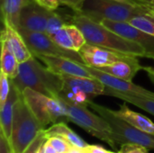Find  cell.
Instances as JSON below:
<instances>
[{"label": "cell", "instance_id": "obj_1", "mask_svg": "<svg viewBox=\"0 0 154 153\" xmlns=\"http://www.w3.org/2000/svg\"><path fill=\"white\" fill-rule=\"evenodd\" d=\"M70 23H74L81 30L88 44L135 57H145V50L142 46L122 37L101 23H97L83 14L75 13L71 17Z\"/></svg>", "mask_w": 154, "mask_h": 153}, {"label": "cell", "instance_id": "obj_2", "mask_svg": "<svg viewBox=\"0 0 154 153\" xmlns=\"http://www.w3.org/2000/svg\"><path fill=\"white\" fill-rule=\"evenodd\" d=\"M11 81L21 93L24 88L30 87L54 98L60 96L64 87L62 77L42 66L34 56L19 64L18 75Z\"/></svg>", "mask_w": 154, "mask_h": 153}, {"label": "cell", "instance_id": "obj_3", "mask_svg": "<svg viewBox=\"0 0 154 153\" xmlns=\"http://www.w3.org/2000/svg\"><path fill=\"white\" fill-rule=\"evenodd\" d=\"M58 99L67 112L68 122L74 123L89 134L107 142L112 148L126 143L121 136L114 133L110 124L101 115L92 113L87 106L71 103L60 96Z\"/></svg>", "mask_w": 154, "mask_h": 153}, {"label": "cell", "instance_id": "obj_4", "mask_svg": "<svg viewBox=\"0 0 154 153\" xmlns=\"http://www.w3.org/2000/svg\"><path fill=\"white\" fill-rule=\"evenodd\" d=\"M79 14L97 23L105 19L128 23L135 16L154 15L148 7L142 4L118 0H86Z\"/></svg>", "mask_w": 154, "mask_h": 153}, {"label": "cell", "instance_id": "obj_5", "mask_svg": "<svg viewBox=\"0 0 154 153\" xmlns=\"http://www.w3.org/2000/svg\"><path fill=\"white\" fill-rule=\"evenodd\" d=\"M44 130L21 94L14 105L9 143L13 153H23Z\"/></svg>", "mask_w": 154, "mask_h": 153}, {"label": "cell", "instance_id": "obj_6", "mask_svg": "<svg viewBox=\"0 0 154 153\" xmlns=\"http://www.w3.org/2000/svg\"><path fill=\"white\" fill-rule=\"evenodd\" d=\"M22 95L32 113L44 129L58 122H68L67 112L58 98L43 95L30 87L24 88Z\"/></svg>", "mask_w": 154, "mask_h": 153}, {"label": "cell", "instance_id": "obj_7", "mask_svg": "<svg viewBox=\"0 0 154 153\" xmlns=\"http://www.w3.org/2000/svg\"><path fill=\"white\" fill-rule=\"evenodd\" d=\"M64 87L60 97L75 104L88 106V103L97 96H103L106 85L95 77L61 75Z\"/></svg>", "mask_w": 154, "mask_h": 153}, {"label": "cell", "instance_id": "obj_8", "mask_svg": "<svg viewBox=\"0 0 154 153\" xmlns=\"http://www.w3.org/2000/svg\"><path fill=\"white\" fill-rule=\"evenodd\" d=\"M88 106L101 115L110 124L114 133L121 136L126 142L141 144L149 150H154L153 134L144 133L134 127L129 123L116 115L113 110L101 105L96 104L92 100L88 103Z\"/></svg>", "mask_w": 154, "mask_h": 153}, {"label": "cell", "instance_id": "obj_9", "mask_svg": "<svg viewBox=\"0 0 154 153\" xmlns=\"http://www.w3.org/2000/svg\"><path fill=\"white\" fill-rule=\"evenodd\" d=\"M22 37L25 41L29 50L33 56L36 55H49L67 58L77 62L85 64L80 54L77 51L64 49L58 45L45 32H31L22 28L17 29ZM86 65V64H85Z\"/></svg>", "mask_w": 154, "mask_h": 153}, {"label": "cell", "instance_id": "obj_10", "mask_svg": "<svg viewBox=\"0 0 154 153\" xmlns=\"http://www.w3.org/2000/svg\"><path fill=\"white\" fill-rule=\"evenodd\" d=\"M86 65L100 68L111 65L117 61H136L138 57L115 51L104 47L86 43L79 51Z\"/></svg>", "mask_w": 154, "mask_h": 153}, {"label": "cell", "instance_id": "obj_11", "mask_svg": "<svg viewBox=\"0 0 154 153\" xmlns=\"http://www.w3.org/2000/svg\"><path fill=\"white\" fill-rule=\"evenodd\" d=\"M101 23L122 37L142 46L145 50V57L154 60L153 35L146 33L125 22H115L105 19L101 21Z\"/></svg>", "mask_w": 154, "mask_h": 153}, {"label": "cell", "instance_id": "obj_12", "mask_svg": "<svg viewBox=\"0 0 154 153\" xmlns=\"http://www.w3.org/2000/svg\"><path fill=\"white\" fill-rule=\"evenodd\" d=\"M87 68L93 77L99 79L102 83H104L106 87H108L110 88H113V89H115L118 92L124 93V94H128V95H132V96H143V97L154 99V92L150 91L148 89H145L144 87H143L141 86L135 85L132 81L116 78L114 76H111L106 72H103L100 69L94 68V67H89L87 65Z\"/></svg>", "mask_w": 154, "mask_h": 153}, {"label": "cell", "instance_id": "obj_13", "mask_svg": "<svg viewBox=\"0 0 154 153\" xmlns=\"http://www.w3.org/2000/svg\"><path fill=\"white\" fill-rule=\"evenodd\" d=\"M34 57L42 61L50 70L60 76L70 75L78 77H93L88 71L87 65L75 60L63 57L49 55H36Z\"/></svg>", "mask_w": 154, "mask_h": 153}, {"label": "cell", "instance_id": "obj_14", "mask_svg": "<svg viewBox=\"0 0 154 153\" xmlns=\"http://www.w3.org/2000/svg\"><path fill=\"white\" fill-rule=\"evenodd\" d=\"M48 11L49 9L42 6L37 2L25 5L20 14L18 28L31 32H45Z\"/></svg>", "mask_w": 154, "mask_h": 153}, {"label": "cell", "instance_id": "obj_15", "mask_svg": "<svg viewBox=\"0 0 154 153\" xmlns=\"http://www.w3.org/2000/svg\"><path fill=\"white\" fill-rule=\"evenodd\" d=\"M51 38L60 47L77 52L87 43L83 32L74 23L65 24Z\"/></svg>", "mask_w": 154, "mask_h": 153}, {"label": "cell", "instance_id": "obj_16", "mask_svg": "<svg viewBox=\"0 0 154 153\" xmlns=\"http://www.w3.org/2000/svg\"><path fill=\"white\" fill-rule=\"evenodd\" d=\"M4 28L1 32V39L5 40L19 63L25 62L33 57L32 53L29 50L25 41L22 37L19 31L8 23H3Z\"/></svg>", "mask_w": 154, "mask_h": 153}, {"label": "cell", "instance_id": "obj_17", "mask_svg": "<svg viewBox=\"0 0 154 153\" xmlns=\"http://www.w3.org/2000/svg\"><path fill=\"white\" fill-rule=\"evenodd\" d=\"M12 83V81H11ZM22 93L15 87L12 83L10 94L5 101V103L0 107V127L1 133L5 136L6 139H10L12 133V125L14 119V105Z\"/></svg>", "mask_w": 154, "mask_h": 153}, {"label": "cell", "instance_id": "obj_18", "mask_svg": "<svg viewBox=\"0 0 154 153\" xmlns=\"http://www.w3.org/2000/svg\"><path fill=\"white\" fill-rule=\"evenodd\" d=\"M114 114L118 117L122 118L125 122L129 123L134 127L154 135V123L145 115L136 113L131 110L126 104H123L119 106V109L115 111L113 110Z\"/></svg>", "mask_w": 154, "mask_h": 153}, {"label": "cell", "instance_id": "obj_19", "mask_svg": "<svg viewBox=\"0 0 154 153\" xmlns=\"http://www.w3.org/2000/svg\"><path fill=\"white\" fill-rule=\"evenodd\" d=\"M103 72H106L111 76L125 80L132 81L139 70L143 69V67L136 61H117L108 66L97 68Z\"/></svg>", "mask_w": 154, "mask_h": 153}, {"label": "cell", "instance_id": "obj_20", "mask_svg": "<svg viewBox=\"0 0 154 153\" xmlns=\"http://www.w3.org/2000/svg\"><path fill=\"white\" fill-rule=\"evenodd\" d=\"M43 132H44L46 138L52 136V135H58V136L64 138L74 147L86 148L89 145L80 136H79L74 131H72L67 125L66 122H58L51 125L50 127L44 129Z\"/></svg>", "mask_w": 154, "mask_h": 153}, {"label": "cell", "instance_id": "obj_21", "mask_svg": "<svg viewBox=\"0 0 154 153\" xmlns=\"http://www.w3.org/2000/svg\"><path fill=\"white\" fill-rule=\"evenodd\" d=\"M25 5V0H1L3 23H8L14 28L18 29L20 14Z\"/></svg>", "mask_w": 154, "mask_h": 153}, {"label": "cell", "instance_id": "obj_22", "mask_svg": "<svg viewBox=\"0 0 154 153\" xmlns=\"http://www.w3.org/2000/svg\"><path fill=\"white\" fill-rule=\"evenodd\" d=\"M105 96H113L116 98H119L126 103H130L148 113L154 115V99L143 97V96H132L128 94H124L121 92H118L113 88H110L106 86L105 89Z\"/></svg>", "mask_w": 154, "mask_h": 153}, {"label": "cell", "instance_id": "obj_23", "mask_svg": "<svg viewBox=\"0 0 154 153\" xmlns=\"http://www.w3.org/2000/svg\"><path fill=\"white\" fill-rule=\"evenodd\" d=\"M19 64L7 42L1 39V71L13 79L18 75Z\"/></svg>", "mask_w": 154, "mask_h": 153}, {"label": "cell", "instance_id": "obj_24", "mask_svg": "<svg viewBox=\"0 0 154 153\" xmlns=\"http://www.w3.org/2000/svg\"><path fill=\"white\" fill-rule=\"evenodd\" d=\"M65 24H67L64 18L55 12V10H49L47 14V26L45 33L50 37L56 33L60 28H62Z\"/></svg>", "mask_w": 154, "mask_h": 153}, {"label": "cell", "instance_id": "obj_25", "mask_svg": "<svg viewBox=\"0 0 154 153\" xmlns=\"http://www.w3.org/2000/svg\"><path fill=\"white\" fill-rule=\"evenodd\" d=\"M131 25L154 36V15L144 14L135 16L128 22Z\"/></svg>", "mask_w": 154, "mask_h": 153}, {"label": "cell", "instance_id": "obj_26", "mask_svg": "<svg viewBox=\"0 0 154 153\" xmlns=\"http://www.w3.org/2000/svg\"><path fill=\"white\" fill-rule=\"evenodd\" d=\"M11 78L0 71V107L5 103L11 91Z\"/></svg>", "mask_w": 154, "mask_h": 153}, {"label": "cell", "instance_id": "obj_27", "mask_svg": "<svg viewBox=\"0 0 154 153\" xmlns=\"http://www.w3.org/2000/svg\"><path fill=\"white\" fill-rule=\"evenodd\" d=\"M47 140L51 142V144L58 153H67L73 147L68 141L58 135L50 136L47 138Z\"/></svg>", "mask_w": 154, "mask_h": 153}, {"label": "cell", "instance_id": "obj_28", "mask_svg": "<svg viewBox=\"0 0 154 153\" xmlns=\"http://www.w3.org/2000/svg\"><path fill=\"white\" fill-rule=\"evenodd\" d=\"M148 148L132 142H126L121 145V149L118 151L119 153H149Z\"/></svg>", "mask_w": 154, "mask_h": 153}, {"label": "cell", "instance_id": "obj_29", "mask_svg": "<svg viewBox=\"0 0 154 153\" xmlns=\"http://www.w3.org/2000/svg\"><path fill=\"white\" fill-rule=\"evenodd\" d=\"M43 131L34 139V141L25 149V151L23 153H37V151L39 150V148L42 146V144L47 139L46 136H45V134H44V132Z\"/></svg>", "mask_w": 154, "mask_h": 153}, {"label": "cell", "instance_id": "obj_30", "mask_svg": "<svg viewBox=\"0 0 154 153\" xmlns=\"http://www.w3.org/2000/svg\"><path fill=\"white\" fill-rule=\"evenodd\" d=\"M85 1L86 0H58L60 5L69 7L76 14H79L81 11Z\"/></svg>", "mask_w": 154, "mask_h": 153}, {"label": "cell", "instance_id": "obj_31", "mask_svg": "<svg viewBox=\"0 0 154 153\" xmlns=\"http://www.w3.org/2000/svg\"><path fill=\"white\" fill-rule=\"evenodd\" d=\"M0 153H13L8 139L2 133H0Z\"/></svg>", "mask_w": 154, "mask_h": 153}, {"label": "cell", "instance_id": "obj_32", "mask_svg": "<svg viewBox=\"0 0 154 153\" xmlns=\"http://www.w3.org/2000/svg\"><path fill=\"white\" fill-rule=\"evenodd\" d=\"M36 2L49 10H56L60 5L58 0H36Z\"/></svg>", "mask_w": 154, "mask_h": 153}, {"label": "cell", "instance_id": "obj_33", "mask_svg": "<svg viewBox=\"0 0 154 153\" xmlns=\"http://www.w3.org/2000/svg\"><path fill=\"white\" fill-rule=\"evenodd\" d=\"M86 150L89 153H115L114 151L106 150L104 147L99 145H88L86 147Z\"/></svg>", "mask_w": 154, "mask_h": 153}, {"label": "cell", "instance_id": "obj_34", "mask_svg": "<svg viewBox=\"0 0 154 153\" xmlns=\"http://www.w3.org/2000/svg\"><path fill=\"white\" fill-rule=\"evenodd\" d=\"M43 152L44 153H58L56 150L53 148V146L51 144V142L46 139L43 142Z\"/></svg>", "mask_w": 154, "mask_h": 153}, {"label": "cell", "instance_id": "obj_35", "mask_svg": "<svg viewBox=\"0 0 154 153\" xmlns=\"http://www.w3.org/2000/svg\"><path fill=\"white\" fill-rule=\"evenodd\" d=\"M143 70H145L147 72V74L149 75V77L152 79V81L154 82V68H152V67L145 68V67H143Z\"/></svg>", "mask_w": 154, "mask_h": 153}, {"label": "cell", "instance_id": "obj_36", "mask_svg": "<svg viewBox=\"0 0 154 153\" xmlns=\"http://www.w3.org/2000/svg\"><path fill=\"white\" fill-rule=\"evenodd\" d=\"M138 4H142L143 5H145L146 7H148L151 12L154 14V1H150V2H143V3H138Z\"/></svg>", "mask_w": 154, "mask_h": 153}, {"label": "cell", "instance_id": "obj_37", "mask_svg": "<svg viewBox=\"0 0 154 153\" xmlns=\"http://www.w3.org/2000/svg\"><path fill=\"white\" fill-rule=\"evenodd\" d=\"M85 148H78V147H72L67 153H84Z\"/></svg>", "mask_w": 154, "mask_h": 153}, {"label": "cell", "instance_id": "obj_38", "mask_svg": "<svg viewBox=\"0 0 154 153\" xmlns=\"http://www.w3.org/2000/svg\"><path fill=\"white\" fill-rule=\"evenodd\" d=\"M150 1H154V0H130V2L133 3H143V2H150Z\"/></svg>", "mask_w": 154, "mask_h": 153}, {"label": "cell", "instance_id": "obj_39", "mask_svg": "<svg viewBox=\"0 0 154 153\" xmlns=\"http://www.w3.org/2000/svg\"><path fill=\"white\" fill-rule=\"evenodd\" d=\"M37 153H44L43 152V143L42 144V146L39 148V150L37 151Z\"/></svg>", "mask_w": 154, "mask_h": 153}, {"label": "cell", "instance_id": "obj_40", "mask_svg": "<svg viewBox=\"0 0 154 153\" xmlns=\"http://www.w3.org/2000/svg\"><path fill=\"white\" fill-rule=\"evenodd\" d=\"M26 1V5L27 4H31V3H35L36 0H25Z\"/></svg>", "mask_w": 154, "mask_h": 153}, {"label": "cell", "instance_id": "obj_41", "mask_svg": "<svg viewBox=\"0 0 154 153\" xmlns=\"http://www.w3.org/2000/svg\"><path fill=\"white\" fill-rule=\"evenodd\" d=\"M84 153H89V152H88V151L86 150V148H85V151H84Z\"/></svg>", "mask_w": 154, "mask_h": 153}, {"label": "cell", "instance_id": "obj_42", "mask_svg": "<svg viewBox=\"0 0 154 153\" xmlns=\"http://www.w3.org/2000/svg\"><path fill=\"white\" fill-rule=\"evenodd\" d=\"M118 1H129L130 2V0H118Z\"/></svg>", "mask_w": 154, "mask_h": 153}, {"label": "cell", "instance_id": "obj_43", "mask_svg": "<svg viewBox=\"0 0 154 153\" xmlns=\"http://www.w3.org/2000/svg\"><path fill=\"white\" fill-rule=\"evenodd\" d=\"M115 153H119V152H115Z\"/></svg>", "mask_w": 154, "mask_h": 153}]
</instances>
